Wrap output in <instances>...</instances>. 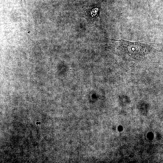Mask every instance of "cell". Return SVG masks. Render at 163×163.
Returning <instances> with one entry per match:
<instances>
[{"label":"cell","mask_w":163,"mask_h":163,"mask_svg":"<svg viewBox=\"0 0 163 163\" xmlns=\"http://www.w3.org/2000/svg\"><path fill=\"white\" fill-rule=\"evenodd\" d=\"M110 39L118 41L117 50L121 54L128 59L135 60L140 59L150 53L149 43L143 41L132 42L123 40Z\"/></svg>","instance_id":"cell-1"},{"label":"cell","mask_w":163,"mask_h":163,"mask_svg":"<svg viewBox=\"0 0 163 163\" xmlns=\"http://www.w3.org/2000/svg\"><path fill=\"white\" fill-rule=\"evenodd\" d=\"M102 2L91 5H84L82 7L83 13V17L88 24H92L99 20Z\"/></svg>","instance_id":"cell-2"}]
</instances>
